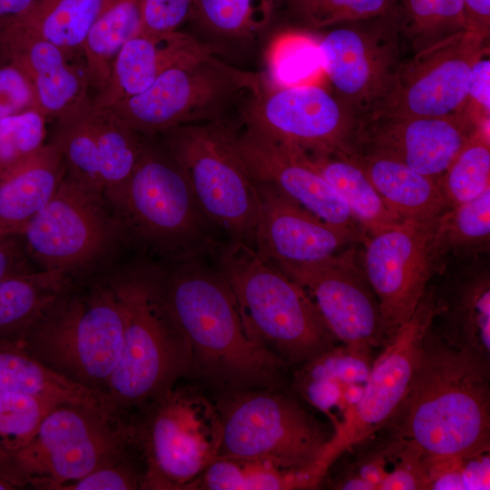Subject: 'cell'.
Masks as SVG:
<instances>
[{"mask_svg": "<svg viewBox=\"0 0 490 490\" xmlns=\"http://www.w3.org/2000/svg\"><path fill=\"white\" fill-rule=\"evenodd\" d=\"M92 103L56 119L52 140L62 152L66 172L103 192L97 143L87 113Z\"/></svg>", "mask_w": 490, "mask_h": 490, "instance_id": "74e56055", "label": "cell"}, {"mask_svg": "<svg viewBox=\"0 0 490 490\" xmlns=\"http://www.w3.org/2000/svg\"><path fill=\"white\" fill-rule=\"evenodd\" d=\"M192 0H140L136 34L159 37L176 32L191 15Z\"/></svg>", "mask_w": 490, "mask_h": 490, "instance_id": "7dc6e473", "label": "cell"}, {"mask_svg": "<svg viewBox=\"0 0 490 490\" xmlns=\"http://www.w3.org/2000/svg\"><path fill=\"white\" fill-rule=\"evenodd\" d=\"M34 0H0V22L25 12Z\"/></svg>", "mask_w": 490, "mask_h": 490, "instance_id": "f5cc1de1", "label": "cell"}, {"mask_svg": "<svg viewBox=\"0 0 490 490\" xmlns=\"http://www.w3.org/2000/svg\"><path fill=\"white\" fill-rule=\"evenodd\" d=\"M166 304L191 349L190 373L226 391L269 388L283 361L248 328L216 268L195 259L162 268Z\"/></svg>", "mask_w": 490, "mask_h": 490, "instance_id": "6da1fadb", "label": "cell"}, {"mask_svg": "<svg viewBox=\"0 0 490 490\" xmlns=\"http://www.w3.org/2000/svg\"><path fill=\"white\" fill-rule=\"evenodd\" d=\"M256 181L260 211L254 249L274 265L321 260L368 238L323 220L273 184Z\"/></svg>", "mask_w": 490, "mask_h": 490, "instance_id": "ffe728a7", "label": "cell"}, {"mask_svg": "<svg viewBox=\"0 0 490 490\" xmlns=\"http://www.w3.org/2000/svg\"><path fill=\"white\" fill-rule=\"evenodd\" d=\"M222 437L218 457L272 463L313 471L332 437L292 398L269 388L226 391L218 400Z\"/></svg>", "mask_w": 490, "mask_h": 490, "instance_id": "8fae6325", "label": "cell"}, {"mask_svg": "<svg viewBox=\"0 0 490 490\" xmlns=\"http://www.w3.org/2000/svg\"><path fill=\"white\" fill-rule=\"evenodd\" d=\"M131 420L145 465L141 489L194 490L219 456L220 416L197 387L174 385Z\"/></svg>", "mask_w": 490, "mask_h": 490, "instance_id": "30bf717a", "label": "cell"}, {"mask_svg": "<svg viewBox=\"0 0 490 490\" xmlns=\"http://www.w3.org/2000/svg\"><path fill=\"white\" fill-rule=\"evenodd\" d=\"M490 359L449 346L427 330L407 391L382 428L425 456L490 449Z\"/></svg>", "mask_w": 490, "mask_h": 490, "instance_id": "7a4b0ae2", "label": "cell"}, {"mask_svg": "<svg viewBox=\"0 0 490 490\" xmlns=\"http://www.w3.org/2000/svg\"><path fill=\"white\" fill-rule=\"evenodd\" d=\"M0 54L31 80L47 118L59 119L93 103L85 69L72 65L59 47L17 16L0 22Z\"/></svg>", "mask_w": 490, "mask_h": 490, "instance_id": "7402d4cb", "label": "cell"}, {"mask_svg": "<svg viewBox=\"0 0 490 490\" xmlns=\"http://www.w3.org/2000/svg\"><path fill=\"white\" fill-rule=\"evenodd\" d=\"M140 0H102L83 46L90 85L98 92L107 83L118 52L137 33Z\"/></svg>", "mask_w": 490, "mask_h": 490, "instance_id": "f546056e", "label": "cell"}, {"mask_svg": "<svg viewBox=\"0 0 490 490\" xmlns=\"http://www.w3.org/2000/svg\"><path fill=\"white\" fill-rule=\"evenodd\" d=\"M64 173L62 152L51 140L34 160L0 181V235L22 234L53 198Z\"/></svg>", "mask_w": 490, "mask_h": 490, "instance_id": "484cf974", "label": "cell"}, {"mask_svg": "<svg viewBox=\"0 0 490 490\" xmlns=\"http://www.w3.org/2000/svg\"><path fill=\"white\" fill-rule=\"evenodd\" d=\"M101 165L105 196L119 190L132 173L141 152L142 139L110 109H88Z\"/></svg>", "mask_w": 490, "mask_h": 490, "instance_id": "e575fe53", "label": "cell"}, {"mask_svg": "<svg viewBox=\"0 0 490 490\" xmlns=\"http://www.w3.org/2000/svg\"><path fill=\"white\" fill-rule=\"evenodd\" d=\"M434 239L445 261L450 256L463 260L486 254L490 241V189L435 219Z\"/></svg>", "mask_w": 490, "mask_h": 490, "instance_id": "836d02e7", "label": "cell"}, {"mask_svg": "<svg viewBox=\"0 0 490 490\" xmlns=\"http://www.w3.org/2000/svg\"><path fill=\"white\" fill-rule=\"evenodd\" d=\"M101 4L102 0H34L25 12L16 16L71 60L74 55L83 54Z\"/></svg>", "mask_w": 490, "mask_h": 490, "instance_id": "1f68e13d", "label": "cell"}, {"mask_svg": "<svg viewBox=\"0 0 490 490\" xmlns=\"http://www.w3.org/2000/svg\"><path fill=\"white\" fill-rule=\"evenodd\" d=\"M144 472L142 452L137 451L98 467L75 481L64 484L58 490L141 489Z\"/></svg>", "mask_w": 490, "mask_h": 490, "instance_id": "f6af8a7d", "label": "cell"}, {"mask_svg": "<svg viewBox=\"0 0 490 490\" xmlns=\"http://www.w3.org/2000/svg\"><path fill=\"white\" fill-rule=\"evenodd\" d=\"M303 155L343 200L368 237L404 221L387 207L365 172L350 159L340 153Z\"/></svg>", "mask_w": 490, "mask_h": 490, "instance_id": "83f0119b", "label": "cell"}, {"mask_svg": "<svg viewBox=\"0 0 490 490\" xmlns=\"http://www.w3.org/2000/svg\"><path fill=\"white\" fill-rule=\"evenodd\" d=\"M46 120L40 108L0 119V181L39 154L45 145Z\"/></svg>", "mask_w": 490, "mask_h": 490, "instance_id": "ab89813d", "label": "cell"}, {"mask_svg": "<svg viewBox=\"0 0 490 490\" xmlns=\"http://www.w3.org/2000/svg\"><path fill=\"white\" fill-rule=\"evenodd\" d=\"M434 287L433 326L449 346L490 359V270L485 254L456 260ZM433 325V324H432Z\"/></svg>", "mask_w": 490, "mask_h": 490, "instance_id": "603a6c76", "label": "cell"}, {"mask_svg": "<svg viewBox=\"0 0 490 490\" xmlns=\"http://www.w3.org/2000/svg\"><path fill=\"white\" fill-rule=\"evenodd\" d=\"M211 51L178 31L159 37L135 34L115 56L109 80L93 99V106L110 108L148 89L169 68Z\"/></svg>", "mask_w": 490, "mask_h": 490, "instance_id": "cb8c5ba5", "label": "cell"}, {"mask_svg": "<svg viewBox=\"0 0 490 490\" xmlns=\"http://www.w3.org/2000/svg\"><path fill=\"white\" fill-rule=\"evenodd\" d=\"M480 129L463 116L424 117L369 112L357 116L344 152L374 153L439 180Z\"/></svg>", "mask_w": 490, "mask_h": 490, "instance_id": "d6986e66", "label": "cell"}, {"mask_svg": "<svg viewBox=\"0 0 490 490\" xmlns=\"http://www.w3.org/2000/svg\"><path fill=\"white\" fill-rule=\"evenodd\" d=\"M368 21L335 28L318 41L322 71L356 116L379 105L401 62L391 13Z\"/></svg>", "mask_w": 490, "mask_h": 490, "instance_id": "ac0fdd59", "label": "cell"}, {"mask_svg": "<svg viewBox=\"0 0 490 490\" xmlns=\"http://www.w3.org/2000/svg\"><path fill=\"white\" fill-rule=\"evenodd\" d=\"M427 490L490 488V449L469 455L425 456Z\"/></svg>", "mask_w": 490, "mask_h": 490, "instance_id": "60d3db41", "label": "cell"}, {"mask_svg": "<svg viewBox=\"0 0 490 490\" xmlns=\"http://www.w3.org/2000/svg\"><path fill=\"white\" fill-rule=\"evenodd\" d=\"M105 197L127 245L170 264L214 256L221 246L216 236L219 228L201 210L185 173L164 144L143 140L132 173Z\"/></svg>", "mask_w": 490, "mask_h": 490, "instance_id": "277c9868", "label": "cell"}, {"mask_svg": "<svg viewBox=\"0 0 490 490\" xmlns=\"http://www.w3.org/2000/svg\"><path fill=\"white\" fill-rule=\"evenodd\" d=\"M348 384L331 377L311 375L301 369L295 377L296 388L313 407L328 416L333 432L344 424L351 410L345 397Z\"/></svg>", "mask_w": 490, "mask_h": 490, "instance_id": "bcb514c9", "label": "cell"}, {"mask_svg": "<svg viewBox=\"0 0 490 490\" xmlns=\"http://www.w3.org/2000/svg\"><path fill=\"white\" fill-rule=\"evenodd\" d=\"M141 451L132 421L79 405L54 407L23 447L0 459L16 487L58 490L98 467Z\"/></svg>", "mask_w": 490, "mask_h": 490, "instance_id": "52a82bcc", "label": "cell"}, {"mask_svg": "<svg viewBox=\"0 0 490 490\" xmlns=\"http://www.w3.org/2000/svg\"><path fill=\"white\" fill-rule=\"evenodd\" d=\"M490 128H480L438 180L449 208L490 189Z\"/></svg>", "mask_w": 490, "mask_h": 490, "instance_id": "d590c367", "label": "cell"}, {"mask_svg": "<svg viewBox=\"0 0 490 490\" xmlns=\"http://www.w3.org/2000/svg\"><path fill=\"white\" fill-rule=\"evenodd\" d=\"M262 85V74L233 67L211 51L169 68L148 89L108 109L137 134L150 137L178 126L223 120L229 105L250 97Z\"/></svg>", "mask_w": 490, "mask_h": 490, "instance_id": "7c38bea8", "label": "cell"}, {"mask_svg": "<svg viewBox=\"0 0 490 490\" xmlns=\"http://www.w3.org/2000/svg\"><path fill=\"white\" fill-rule=\"evenodd\" d=\"M320 70L318 41L301 34H284L268 51L263 84L269 88H283L310 83Z\"/></svg>", "mask_w": 490, "mask_h": 490, "instance_id": "8d00e7d4", "label": "cell"}, {"mask_svg": "<svg viewBox=\"0 0 490 490\" xmlns=\"http://www.w3.org/2000/svg\"><path fill=\"white\" fill-rule=\"evenodd\" d=\"M40 108L36 90L28 76L16 65H0V119Z\"/></svg>", "mask_w": 490, "mask_h": 490, "instance_id": "c3c4849f", "label": "cell"}, {"mask_svg": "<svg viewBox=\"0 0 490 490\" xmlns=\"http://www.w3.org/2000/svg\"><path fill=\"white\" fill-rule=\"evenodd\" d=\"M488 42L465 30L416 52L400 62L387 93L370 112L466 117L471 68Z\"/></svg>", "mask_w": 490, "mask_h": 490, "instance_id": "2e32d148", "label": "cell"}, {"mask_svg": "<svg viewBox=\"0 0 490 490\" xmlns=\"http://www.w3.org/2000/svg\"><path fill=\"white\" fill-rule=\"evenodd\" d=\"M435 315L434 287L428 286L410 319L396 331L373 360L359 401L344 424L333 432L318 462L325 476L343 452L380 431L394 415L407 391Z\"/></svg>", "mask_w": 490, "mask_h": 490, "instance_id": "4fadbf2b", "label": "cell"}, {"mask_svg": "<svg viewBox=\"0 0 490 490\" xmlns=\"http://www.w3.org/2000/svg\"><path fill=\"white\" fill-rule=\"evenodd\" d=\"M277 0H192L191 15L209 30L230 37L260 33L270 22Z\"/></svg>", "mask_w": 490, "mask_h": 490, "instance_id": "f35d334b", "label": "cell"}, {"mask_svg": "<svg viewBox=\"0 0 490 490\" xmlns=\"http://www.w3.org/2000/svg\"><path fill=\"white\" fill-rule=\"evenodd\" d=\"M465 114L478 127L490 124L489 44L480 51L472 65Z\"/></svg>", "mask_w": 490, "mask_h": 490, "instance_id": "681fc988", "label": "cell"}, {"mask_svg": "<svg viewBox=\"0 0 490 490\" xmlns=\"http://www.w3.org/2000/svg\"><path fill=\"white\" fill-rule=\"evenodd\" d=\"M34 270L23 235H0V280Z\"/></svg>", "mask_w": 490, "mask_h": 490, "instance_id": "f907efd6", "label": "cell"}, {"mask_svg": "<svg viewBox=\"0 0 490 490\" xmlns=\"http://www.w3.org/2000/svg\"><path fill=\"white\" fill-rule=\"evenodd\" d=\"M277 267L304 289L338 341L372 350L390 338L363 255L353 245L321 260Z\"/></svg>", "mask_w": 490, "mask_h": 490, "instance_id": "9a60e30c", "label": "cell"}, {"mask_svg": "<svg viewBox=\"0 0 490 490\" xmlns=\"http://www.w3.org/2000/svg\"><path fill=\"white\" fill-rule=\"evenodd\" d=\"M37 270L77 283L108 273L127 245L122 224L103 192L68 172L53 198L22 233Z\"/></svg>", "mask_w": 490, "mask_h": 490, "instance_id": "ba28073f", "label": "cell"}, {"mask_svg": "<svg viewBox=\"0 0 490 490\" xmlns=\"http://www.w3.org/2000/svg\"><path fill=\"white\" fill-rule=\"evenodd\" d=\"M122 338L121 306L103 275L69 287L15 344L55 372L106 395Z\"/></svg>", "mask_w": 490, "mask_h": 490, "instance_id": "5b68a950", "label": "cell"}, {"mask_svg": "<svg viewBox=\"0 0 490 490\" xmlns=\"http://www.w3.org/2000/svg\"><path fill=\"white\" fill-rule=\"evenodd\" d=\"M162 134L205 215L229 241L254 248L260 199L240 149L239 131L220 120L178 126Z\"/></svg>", "mask_w": 490, "mask_h": 490, "instance_id": "9c48e42d", "label": "cell"}, {"mask_svg": "<svg viewBox=\"0 0 490 490\" xmlns=\"http://www.w3.org/2000/svg\"><path fill=\"white\" fill-rule=\"evenodd\" d=\"M105 278L123 320L122 352L106 395L114 412L128 419L190 373L191 349L166 304L162 267L137 262Z\"/></svg>", "mask_w": 490, "mask_h": 490, "instance_id": "3957f363", "label": "cell"}, {"mask_svg": "<svg viewBox=\"0 0 490 490\" xmlns=\"http://www.w3.org/2000/svg\"><path fill=\"white\" fill-rule=\"evenodd\" d=\"M467 29L488 40L490 0H464Z\"/></svg>", "mask_w": 490, "mask_h": 490, "instance_id": "816d5d0a", "label": "cell"}, {"mask_svg": "<svg viewBox=\"0 0 490 490\" xmlns=\"http://www.w3.org/2000/svg\"><path fill=\"white\" fill-rule=\"evenodd\" d=\"M363 245L365 271L391 338L410 319L431 279L446 268L436 247L434 220H404Z\"/></svg>", "mask_w": 490, "mask_h": 490, "instance_id": "e0dca14e", "label": "cell"}, {"mask_svg": "<svg viewBox=\"0 0 490 490\" xmlns=\"http://www.w3.org/2000/svg\"><path fill=\"white\" fill-rule=\"evenodd\" d=\"M357 116L324 88L306 83L283 88L264 84L245 103L242 122L299 153L344 152Z\"/></svg>", "mask_w": 490, "mask_h": 490, "instance_id": "5bb4252c", "label": "cell"}, {"mask_svg": "<svg viewBox=\"0 0 490 490\" xmlns=\"http://www.w3.org/2000/svg\"><path fill=\"white\" fill-rule=\"evenodd\" d=\"M55 403L0 391V459L25 446Z\"/></svg>", "mask_w": 490, "mask_h": 490, "instance_id": "b9f144b4", "label": "cell"}, {"mask_svg": "<svg viewBox=\"0 0 490 490\" xmlns=\"http://www.w3.org/2000/svg\"><path fill=\"white\" fill-rule=\"evenodd\" d=\"M213 257L250 332L277 357L306 363L336 346L304 289L254 248L228 240Z\"/></svg>", "mask_w": 490, "mask_h": 490, "instance_id": "8992f818", "label": "cell"}, {"mask_svg": "<svg viewBox=\"0 0 490 490\" xmlns=\"http://www.w3.org/2000/svg\"><path fill=\"white\" fill-rule=\"evenodd\" d=\"M74 281L34 270L0 280V340L15 343Z\"/></svg>", "mask_w": 490, "mask_h": 490, "instance_id": "f1b7e54d", "label": "cell"}, {"mask_svg": "<svg viewBox=\"0 0 490 490\" xmlns=\"http://www.w3.org/2000/svg\"><path fill=\"white\" fill-rule=\"evenodd\" d=\"M370 349L342 344L334 346L307 361L302 371L327 376L348 384H365L370 374L373 359Z\"/></svg>", "mask_w": 490, "mask_h": 490, "instance_id": "ee69618b", "label": "cell"}, {"mask_svg": "<svg viewBox=\"0 0 490 490\" xmlns=\"http://www.w3.org/2000/svg\"><path fill=\"white\" fill-rule=\"evenodd\" d=\"M242 124L239 145L256 181L273 184L323 220L367 236L343 200L303 154Z\"/></svg>", "mask_w": 490, "mask_h": 490, "instance_id": "44dd1931", "label": "cell"}, {"mask_svg": "<svg viewBox=\"0 0 490 490\" xmlns=\"http://www.w3.org/2000/svg\"><path fill=\"white\" fill-rule=\"evenodd\" d=\"M0 391L114 413L109 397L51 369L16 344L0 340Z\"/></svg>", "mask_w": 490, "mask_h": 490, "instance_id": "4316f807", "label": "cell"}, {"mask_svg": "<svg viewBox=\"0 0 490 490\" xmlns=\"http://www.w3.org/2000/svg\"><path fill=\"white\" fill-rule=\"evenodd\" d=\"M320 483L311 470L289 469L260 460L218 457L202 473L195 490L314 489Z\"/></svg>", "mask_w": 490, "mask_h": 490, "instance_id": "4dcf8cb0", "label": "cell"}, {"mask_svg": "<svg viewBox=\"0 0 490 490\" xmlns=\"http://www.w3.org/2000/svg\"><path fill=\"white\" fill-rule=\"evenodd\" d=\"M15 489V486L0 475V490Z\"/></svg>", "mask_w": 490, "mask_h": 490, "instance_id": "db71d44e", "label": "cell"}, {"mask_svg": "<svg viewBox=\"0 0 490 490\" xmlns=\"http://www.w3.org/2000/svg\"><path fill=\"white\" fill-rule=\"evenodd\" d=\"M306 25L322 28L389 15L393 0H289Z\"/></svg>", "mask_w": 490, "mask_h": 490, "instance_id": "7bdbcfd3", "label": "cell"}, {"mask_svg": "<svg viewBox=\"0 0 490 490\" xmlns=\"http://www.w3.org/2000/svg\"><path fill=\"white\" fill-rule=\"evenodd\" d=\"M391 15L415 53L468 30L464 0H393Z\"/></svg>", "mask_w": 490, "mask_h": 490, "instance_id": "d6a6232c", "label": "cell"}, {"mask_svg": "<svg viewBox=\"0 0 490 490\" xmlns=\"http://www.w3.org/2000/svg\"><path fill=\"white\" fill-rule=\"evenodd\" d=\"M367 175L387 207L400 220H434L449 209L439 181L394 159L366 152H337Z\"/></svg>", "mask_w": 490, "mask_h": 490, "instance_id": "d4e9b609", "label": "cell"}]
</instances>
